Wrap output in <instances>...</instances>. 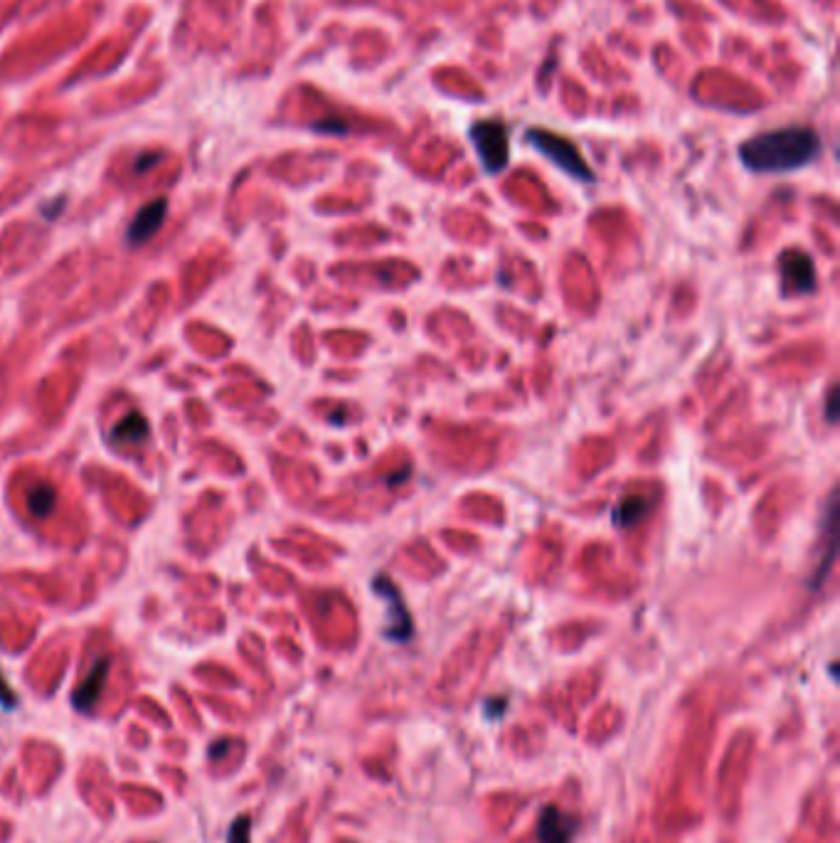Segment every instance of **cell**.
Instances as JSON below:
<instances>
[{
  "label": "cell",
  "instance_id": "cell-1",
  "mask_svg": "<svg viewBox=\"0 0 840 843\" xmlns=\"http://www.w3.org/2000/svg\"><path fill=\"white\" fill-rule=\"evenodd\" d=\"M821 151V139L808 126H784L752 136L740 146L744 166L754 173H789L808 166Z\"/></svg>",
  "mask_w": 840,
  "mask_h": 843
},
{
  "label": "cell",
  "instance_id": "cell-2",
  "mask_svg": "<svg viewBox=\"0 0 840 843\" xmlns=\"http://www.w3.org/2000/svg\"><path fill=\"white\" fill-rule=\"evenodd\" d=\"M528 141H530V146L538 148L542 156L550 158L557 168L570 173L572 178L582 180V183H594L592 168L587 166L582 153L577 151V146H574L570 139H565V136H560V134H552V131H545V129H530Z\"/></svg>",
  "mask_w": 840,
  "mask_h": 843
},
{
  "label": "cell",
  "instance_id": "cell-3",
  "mask_svg": "<svg viewBox=\"0 0 840 843\" xmlns=\"http://www.w3.org/2000/svg\"><path fill=\"white\" fill-rule=\"evenodd\" d=\"M473 148L481 158L483 171L496 176L508 166V126L498 119L476 121L469 131Z\"/></svg>",
  "mask_w": 840,
  "mask_h": 843
},
{
  "label": "cell",
  "instance_id": "cell-4",
  "mask_svg": "<svg viewBox=\"0 0 840 843\" xmlns=\"http://www.w3.org/2000/svg\"><path fill=\"white\" fill-rule=\"evenodd\" d=\"M577 834V821L562 814L557 807H545L538 821V841L540 843H572Z\"/></svg>",
  "mask_w": 840,
  "mask_h": 843
},
{
  "label": "cell",
  "instance_id": "cell-5",
  "mask_svg": "<svg viewBox=\"0 0 840 843\" xmlns=\"http://www.w3.org/2000/svg\"><path fill=\"white\" fill-rule=\"evenodd\" d=\"M781 272H784V284L794 286L801 294H808L816 286V272H813L811 257L804 252H786L781 257Z\"/></svg>",
  "mask_w": 840,
  "mask_h": 843
},
{
  "label": "cell",
  "instance_id": "cell-6",
  "mask_svg": "<svg viewBox=\"0 0 840 843\" xmlns=\"http://www.w3.org/2000/svg\"><path fill=\"white\" fill-rule=\"evenodd\" d=\"M166 210H168L166 198H158V200H153V203H148L141 212H138V215L134 217V222H131V227H129V242H131V245H143L146 240H151V237L156 235L158 230H161L163 217H166Z\"/></svg>",
  "mask_w": 840,
  "mask_h": 843
},
{
  "label": "cell",
  "instance_id": "cell-7",
  "mask_svg": "<svg viewBox=\"0 0 840 843\" xmlns=\"http://www.w3.org/2000/svg\"><path fill=\"white\" fill-rule=\"evenodd\" d=\"M109 666V659H99L97 664H94L92 671L87 673V678H84L77 691H74V708L82 710V713H89V710L99 703L106 676H109Z\"/></svg>",
  "mask_w": 840,
  "mask_h": 843
},
{
  "label": "cell",
  "instance_id": "cell-8",
  "mask_svg": "<svg viewBox=\"0 0 840 843\" xmlns=\"http://www.w3.org/2000/svg\"><path fill=\"white\" fill-rule=\"evenodd\" d=\"M146 432H148L146 420H143L138 412H131V415L126 417V420L121 422L119 427H116L114 437L124 439V442H138L141 437H146Z\"/></svg>",
  "mask_w": 840,
  "mask_h": 843
},
{
  "label": "cell",
  "instance_id": "cell-9",
  "mask_svg": "<svg viewBox=\"0 0 840 843\" xmlns=\"http://www.w3.org/2000/svg\"><path fill=\"white\" fill-rule=\"evenodd\" d=\"M28 506L33 508L37 516H47V513L55 508V489H50L47 484L35 486V489L28 493Z\"/></svg>",
  "mask_w": 840,
  "mask_h": 843
},
{
  "label": "cell",
  "instance_id": "cell-10",
  "mask_svg": "<svg viewBox=\"0 0 840 843\" xmlns=\"http://www.w3.org/2000/svg\"><path fill=\"white\" fill-rule=\"evenodd\" d=\"M227 843H252V819L247 814H239L227 831Z\"/></svg>",
  "mask_w": 840,
  "mask_h": 843
},
{
  "label": "cell",
  "instance_id": "cell-11",
  "mask_svg": "<svg viewBox=\"0 0 840 843\" xmlns=\"http://www.w3.org/2000/svg\"><path fill=\"white\" fill-rule=\"evenodd\" d=\"M641 511H643L641 498H631V501L621 503V511L616 513V521L624 523V526H629V523H634L636 518H639Z\"/></svg>",
  "mask_w": 840,
  "mask_h": 843
},
{
  "label": "cell",
  "instance_id": "cell-12",
  "mask_svg": "<svg viewBox=\"0 0 840 843\" xmlns=\"http://www.w3.org/2000/svg\"><path fill=\"white\" fill-rule=\"evenodd\" d=\"M0 705H3L5 710H13L15 705H18V696H15L13 688L8 686V681H5L3 676H0Z\"/></svg>",
  "mask_w": 840,
  "mask_h": 843
},
{
  "label": "cell",
  "instance_id": "cell-13",
  "mask_svg": "<svg viewBox=\"0 0 840 843\" xmlns=\"http://www.w3.org/2000/svg\"><path fill=\"white\" fill-rule=\"evenodd\" d=\"M313 129L323 131V134H345V131H348V126H345L343 121L326 119V121H318V124H313Z\"/></svg>",
  "mask_w": 840,
  "mask_h": 843
},
{
  "label": "cell",
  "instance_id": "cell-14",
  "mask_svg": "<svg viewBox=\"0 0 840 843\" xmlns=\"http://www.w3.org/2000/svg\"><path fill=\"white\" fill-rule=\"evenodd\" d=\"M156 161H158V156H156V153H153V156H151V158H148V161H138L136 171H146V168H151V166H153V163H156Z\"/></svg>",
  "mask_w": 840,
  "mask_h": 843
}]
</instances>
